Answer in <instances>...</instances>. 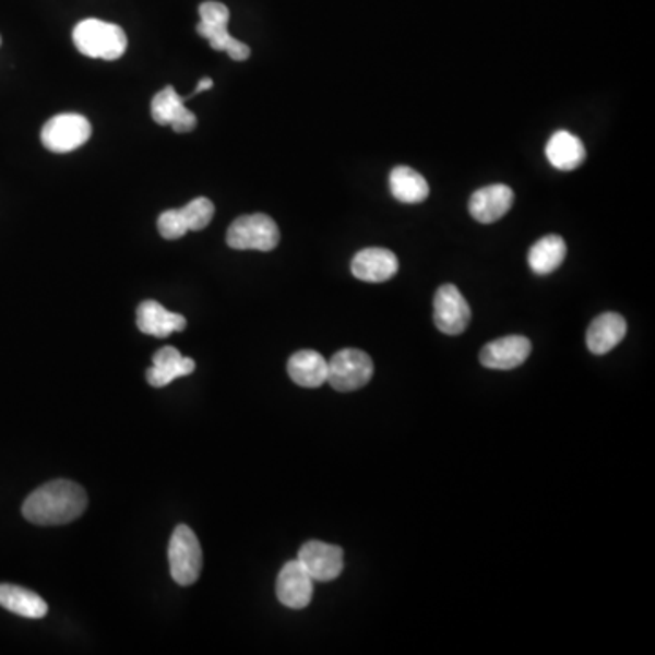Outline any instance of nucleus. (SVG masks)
Here are the masks:
<instances>
[{
	"mask_svg": "<svg viewBox=\"0 0 655 655\" xmlns=\"http://www.w3.org/2000/svg\"><path fill=\"white\" fill-rule=\"evenodd\" d=\"M275 590L281 605L288 606L291 610H302L313 597V579L299 561H289L278 572Z\"/></svg>",
	"mask_w": 655,
	"mask_h": 655,
	"instance_id": "f8f14e48",
	"label": "nucleus"
},
{
	"mask_svg": "<svg viewBox=\"0 0 655 655\" xmlns=\"http://www.w3.org/2000/svg\"><path fill=\"white\" fill-rule=\"evenodd\" d=\"M215 206L206 196H196L180 210H166L158 215V234L164 239L177 240L184 237L188 231H199L212 223Z\"/></svg>",
	"mask_w": 655,
	"mask_h": 655,
	"instance_id": "0eeeda50",
	"label": "nucleus"
},
{
	"mask_svg": "<svg viewBox=\"0 0 655 655\" xmlns=\"http://www.w3.org/2000/svg\"><path fill=\"white\" fill-rule=\"evenodd\" d=\"M87 496L73 480H51L27 496L22 515L38 526H59L81 517L86 512Z\"/></svg>",
	"mask_w": 655,
	"mask_h": 655,
	"instance_id": "f257e3e1",
	"label": "nucleus"
},
{
	"mask_svg": "<svg viewBox=\"0 0 655 655\" xmlns=\"http://www.w3.org/2000/svg\"><path fill=\"white\" fill-rule=\"evenodd\" d=\"M546 158L556 169L572 171L577 169L586 158V147L577 135L570 131L559 130L546 142Z\"/></svg>",
	"mask_w": 655,
	"mask_h": 655,
	"instance_id": "6ab92c4d",
	"label": "nucleus"
},
{
	"mask_svg": "<svg viewBox=\"0 0 655 655\" xmlns=\"http://www.w3.org/2000/svg\"><path fill=\"white\" fill-rule=\"evenodd\" d=\"M73 43L82 55L92 59L117 60L128 48L124 29L98 19L79 22L73 29Z\"/></svg>",
	"mask_w": 655,
	"mask_h": 655,
	"instance_id": "f03ea898",
	"label": "nucleus"
},
{
	"mask_svg": "<svg viewBox=\"0 0 655 655\" xmlns=\"http://www.w3.org/2000/svg\"><path fill=\"white\" fill-rule=\"evenodd\" d=\"M297 561L305 567L310 577L319 583L337 579L344 570V553L338 546L322 540H308L300 546Z\"/></svg>",
	"mask_w": 655,
	"mask_h": 655,
	"instance_id": "9d476101",
	"label": "nucleus"
},
{
	"mask_svg": "<svg viewBox=\"0 0 655 655\" xmlns=\"http://www.w3.org/2000/svg\"><path fill=\"white\" fill-rule=\"evenodd\" d=\"M0 44H2V38H0Z\"/></svg>",
	"mask_w": 655,
	"mask_h": 655,
	"instance_id": "393cba45",
	"label": "nucleus"
},
{
	"mask_svg": "<svg viewBox=\"0 0 655 655\" xmlns=\"http://www.w3.org/2000/svg\"><path fill=\"white\" fill-rule=\"evenodd\" d=\"M627 335L624 317L614 311H606L595 317L586 332V346L594 355H605L616 348Z\"/></svg>",
	"mask_w": 655,
	"mask_h": 655,
	"instance_id": "a211bd4d",
	"label": "nucleus"
},
{
	"mask_svg": "<svg viewBox=\"0 0 655 655\" xmlns=\"http://www.w3.org/2000/svg\"><path fill=\"white\" fill-rule=\"evenodd\" d=\"M513 204V190L507 184H490L469 196V215L480 224L497 223Z\"/></svg>",
	"mask_w": 655,
	"mask_h": 655,
	"instance_id": "4468645a",
	"label": "nucleus"
},
{
	"mask_svg": "<svg viewBox=\"0 0 655 655\" xmlns=\"http://www.w3.org/2000/svg\"><path fill=\"white\" fill-rule=\"evenodd\" d=\"M92 136V124L86 117L76 114L55 115L44 124L43 144L53 153H70L84 146Z\"/></svg>",
	"mask_w": 655,
	"mask_h": 655,
	"instance_id": "6e6552de",
	"label": "nucleus"
},
{
	"mask_svg": "<svg viewBox=\"0 0 655 655\" xmlns=\"http://www.w3.org/2000/svg\"><path fill=\"white\" fill-rule=\"evenodd\" d=\"M201 22L196 24V33L206 38L215 51H226L234 60L250 59L251 49L248 44L240 43L228 32L229 10L223 2L207 0L199 5Z\"/></svg>",
	"mask_w": 655,
	"mask_h": 655,
	"instance_id": "7ed1b4c3",
	"label": "nucleus"
},
{
	"mask_svg": "<svg viewBox=\"0 0 655 655\" xmlns=\"http://www.w3.org/2000/svg\"><path fill=\"white\" fill-rule=\"evenodd\" d=\"M390 191L398 202L419 204L430 195V186L419 171L408 166H397L390 174Z\"/></svg>",
	"mask_w": 655,
	"mask_h": 655,
	"instance_id": "4be33fe9",
	"label": "nucleus"
},
{
	"mask_svg": "<svg viewBox=\"0 0 655 655\" xmlns=\"http://www.w3.org/2000/svg\"><path fill=\"white\" fill-rule=\"evenodd\" d=\"M532 354V343L523 335H508L496 338L480 349V365L488 370H513L523 365Z\"/></svg>",
	"mask_w": 655,
	"mask_h": 655,
	"instance_id": "9b49d317",
	"label": "nucleus"
},
{
	"mask_svg": "<svg viewBox=\"0 0 655 655\" xmlns=\"http://www.w3.org/2000/svg\"><path fill=\"white\" fill-rule=\"evenodd\" d=\"M397 272V257L386 248H365L352 259V273L362 283H386Z\"/></svg>",
	"mask_w": 655,
	"mask_h": 655,
	"instance_id": "2eb2a0df",
	"label": "nucleus"
},
{
	"mask_svg": "<svg viewBox=\"0 0 655 655\" xmlns=\"http://www.w3.org/2000/svg\"><path fill=\"white\" fill-rule=\"evenodd\" d=\"M0 606L26 619H43L48 616L46 600L32 590L16 584H0Z\"/></svg>",
	"mask_w": 655,
	"mask_h": 655,
	"instance_id": "412c9836",
	"label": "nucleus"
},
{
	"mask_svg": "<svg viewBox=\"0 0 655 655\" xmlns=\"http://www.w3.org/2000/svg\"><path fill=\"white\" fill-rule=\"evenodd\" d=\"M213 86V81L212 79H202L201 82H199V86H196L195 92H193V95H196V93H201V92H206V90H210V87ZM193 95H191V97H193Z\"/></svg>",
	"mask_w": 655,
	"mask_h": 655,
	"instance_id": "b1692460",
	"label": "nucleus"
},
{
	"mask_svg": "<svg viewBox=\"0 0 655 655\" xmlns=\"http://www.w3.org/2000/svg\"><path fill=\"white\" fill-rule=\"evenodd\" d=\"M567 257V242L559 235L540 237L528 251V264L537 275H548L561 266Z\"/></svg>",
	"mask_w": 655,
	"mask_h": 655,
	"instance_id": "5701e85b",
	"label": "nucleus"
},
{
	"mask_svg": "<svg viewBox=\"0 0 655 655\" xmlns=\"http://www.w3.org/2000/svg\"><path fill=\"white\" fill-rule=\"evenodd\" d=\"M472 319L468 300L453 284H442L433 297V321L439 332L461 335Z\"/></svg>",
	"mask_w": 655,
	"mask_h": 655,
	"instance_id": "1a4fd4ad",
	"label": "nucleus"
},
{
	"mask_svg": "<svg viewBox=\"0 0 655 655\" xmlns=\"http://www.w3.org/2000/svg\"><path fill=\"white\" fill-rule=\"evenodd\" d=\"M136 326L152 337L164 338L175 332H182L186 319L180 313L166 310L157 300L147 299L136 308Z\"/></svg>",
	"mask_w": 655,
	"mask_h": 655,
	"instance_id": "dca6fc26",
	"label": "nucleus"
},
{
	"mask_svg": "<svg viewBox=\"0 0 655 655\" xmlns=\"http://www.w3.org/2000/svg\"><path fill=\"white\" fill-rule=\"evenodd\" d=\"M152 117L157 124L171 126L177 133H188L196 128V117L186 108L184 97L175 92L174 86H166L153 97Z\"/></svg>",
	"mask_w": 655,
	"mask_h": 655,
	"instance_id": "ddd939ff",
	"label": "nucleus"
},
{
	"mask_svg": "<svg viewBox=\"0 0 655 655\" xmlns=\"http://www.w3.org/2000/svg\"><path fill=\"white\" fill-rule=\"evenodd\" d=\"M373 377V360L357 348H344L327 360V381L337 392H355Z\"/></svg>",
	"mask_w": 655,
	"mask_h": 655,
	"instance_id": "423d86ee",
	"label": "nucleus"
},
{
	"mask_svg": "<svg viewBox=\"0 0 655 655\" xmlns=\"http://www.w3.org/2000/svg\"><path fill=\"white\" fill-rule=\"evenodd\" d=\"M288 376L297 386H322L327 381V360L319 352L300 349L289 357Z\"/></svg>",
	"mask_w": 655,
	"mask_h": 655,
	"instance_id": "aec40b11",
	"label": "nucleus"
},
{
	"mask_svg": "<svg viewBox=\"0 0 655 655\" xmlns=\"http://www.w3.org/2000/svg\"><path fill=\"white\" fill-rule=\"evenodd\" d=\"M193 370L195 360L182 357L174 346H164L153 355V366L146 371V379L153 388H164L179 377L190 376Z\"/></svg>",
	"mask_w": 655,
	"mask_h": 655,
	"instance_id": "f3484780",
	"label": "nucleus"
},
{
	"mask_svg": "<svg viewBox=\"0 0 655 655\" xmlns=\"http://www.w3.org/2000/svg\"><path fill=\"white\" fill-rule=\"evenodd\" d=\"M168 559L171 577L180 586H191L196 583V579L201 577V543L190 526L179 524L174 529V535L169 539Z\"/></svg>",
	"mask_w": 655,
	"mask_h": 655,
	"instance_id": "20e7f679",
	"label": "nucleus"
},
{
	"mask_svg": "<svg viewBox=\"0 0 655 655\" xmlns=\"http://www.w3.org/2000/svg\"><path fill=\"white\" fill-rule=\"evenodd\" d=\"M281 231L270 215L251 213L235 218L226 234V242L234 250L272 251L277 248Z\"/></svg>",
	"mask_w": 655,
	"mask_h": 655,
	"instance_id": "39448f33",
	"label": "nucleus"
}]
</instances>
